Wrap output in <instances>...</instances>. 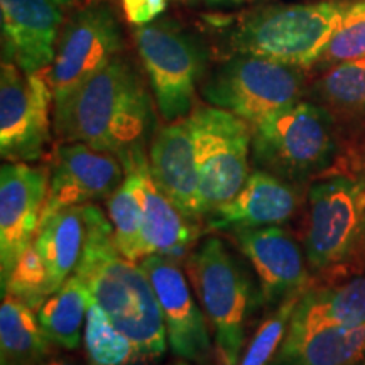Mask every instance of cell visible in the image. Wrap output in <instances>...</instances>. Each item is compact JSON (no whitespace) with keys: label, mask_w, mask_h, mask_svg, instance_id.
Instances as JSON below:
<instances>
[{"label":"cell","mask_w":365,"mask_h":365,"mask_svg":"<svg viewBox=\"0 0 365 365\" xmlns=\"http://www.w3.org/2000/svg\"><path fill=\"white\" fill-rule=\"evenodd\" d=\"M107 212L118 250L134 262H140L148 257L149 250L143 234L139 202L127 178L107 200Z\"/></svg>","instance_id":"obj_26"},{"label":"cell","mask_w":365,"mask_h":365,"mask_svg":"<svg viewBox=\"0 0 365 365\" xmlns=\"http://www.w3.org/2000/svg\"><path fill=\"white\" fill-rule=\"evenodd\" d=\"M139 264L158 296L173 354L188 362H207L213 352L210 323L196 303L186 272L176 259L161 254H150Z\"/></svg>","instance_id":"obj_14"},{"label":"cell","mask_w":365,"mask_h":365,"mask_svg":"<svg viewBox=\"0 0 365 365\" xmlns=\"http://www.w3.org/2000/svg\"><path fill=\"white\" fill-rule=\"evenodd\" d=\"M134 43L163 120L190 115L207 76V48L170 19L135 26Z\"/></svg>","instance_id":"obj_8"},{"label":"cell","mask_w":365,"mask_h":365,"mask_svg":"<svg viewBox=\"0 0 365 365\" xmlns=\"http://www.w3.org/2000/svg\"><path fill=\"white\" fill-rule=\"evenodd\" d=\"M308 80L303 68L252 54H230L207 73L202 97L255 127L272 113L307 98Z\"/></svg>","instance_id":"obj_7"},{"label":"cell","mask_w":365,"mask_h":365,"mask_svg":"<svg viewBox=\"0 0 365 365\" xmlns=\"http://www.w3.org/2000/svg\"><path fill=\"white\" fill-rule=\"evenodd\" d=\"M90 304L91 296L85 282L71 274L39 308V325L54 345L66 350L78 349Z\"/></svg>","instance_id":"obj_25"},{"label":"cell","mask_w":365,"mask_h":365,"mask_svg":"<svg viewBox=\"0 0 365 365\" xmlns=\"http://www.w3.org/2000/svg\"><path fill=\"white\" fill-rule=\"evenodd\" d=\"M301 208L299 186L262 170L250 173L239 193L205 217L213 232L284 225Z\"/></svg>","instance_id":"obj_18"},{"label":"cell","mask_w":365,"mask_h":365,"mask_svg":"<svg viewBox=\"0 0 365 365\" xmlns=\"http://www.w3.org/2000/svg\"><path fill=\"white\" fill-rule=\"evenodd\" d=\"M269 365H281V364H279V362H277V359H274V360H272V362H271V364H269Z\"/></svg>","instance_id":"obj_37"},{"label":"cell","mask_w":365,"mask_h":365,"mask_svg":"<svg viewBox=\"0 0 365 365\" xmlns=\"http://www.w3.org/2000/svg\"><path fill=\"white\" fill-rule=\"evenodd\" d=\"M44 365H76L73 360L66 357H49Z\"/></svg>","instance_id":"obj_33"},{"label":"cell","mask_w":365,"mask_h":365,"mask_svg":"<svg viewBox=\"0 0 365 365\" xmlns=\"http://www.w3.org/2000/svg\"><path fill=\"white\" fill-rule=\"evenodd\" d=\"M188 117L195 137L200 208L205 220L210 212L234 198L252 173V127L244 118L213 105H198Z\"/></svg>","instance_id":"obj_9"},{"label":"cell","mask_w":365,"mask_h":365,"mask_svg":"<svg viewBox=\"0 0 365 365\" xmlns=\"http://www.w3.org/2000/svg\"><path fill=\"white\" fill-rule=\"evenodd\" d=\"M49 188L44 213L108 200L125 180L118 154L83 143H58L49 159Z\"/></svg>","instance_id":"obj_13"},{"label":"cell","mask_w":365,"mask_h":365,"mask_svg":"<svg viewBox=\"0 0 365 365\" xmlns=\"http://www.w3.org/2000/svg\"><path fill=\"white\" fill-rule=\"evenodd\" d=\"M124 49V34L113 9L95 2L73 11L59 31L56 56L46 70L54 103L102 71Z\"/></svg>","instance_id":"obj_10"},{"label":"cell","mask_w":365,"mask_h":365,"mask_svg":"<svg viewBox=\"0 0 365 365\" xmlns=\"http://www.w3.org/2000/svg\"><path fill=\"white\" fill-rule=\"evenodd\" d=\"M364 357L365 325H360L286 333L276 359L281 365H355Z\"/></svg>","instance_id":"obj_23"},{"label":"cell","mask_w":365,"mask_h":365,"mask_svg":"<svg viewBox=\"0 0 365 365\" xmlns=\"http://www.w3.org/2000/svg\"><path fill=\"white\" fill-rule=\"evenodd\" d=\"M360 325H365V276L304 291L296 304L287 333Z\"/></svg>","instance_id":"obj_21"},{"label":"cell","mask_w":365,"mask_h":365,"mask_svg":"<svg viewBox=\"0 0 365 365\" xmlns=\"http://www.w3.org/2000/svg\"><path fill=\"white\" fill-rule=\"evenodd\" d=\"M53 293L54 287L51 274H49L33 242V245L21 255L19 262L14 267L6 287L2 289V296H16L17 299H21L22 303H26L27 307L38 313L44 301Z\"/></svg>","instance_id":"obj_28"},{"label":"cell","mask_w":365,"mask_h":365,"mask_svg":"<svg viewBox=\"0 0 365 365\" xmlns=\"http://www.w3.org/2000/svg\"><path fill=\"white\" fill-rule=\"evenodd\" d=\"M83 2L88 6V4H95V2H105V0H83Z\"/></svg>","instance_id":"obj_36"},{"label":"cell","mask_w":365,"mask_h":365,"mask_svg":"<svg viewBox=\"0 0 365 365\" xmlns=\"http://www.w3.org/2000/svg\"><path fill=\"white\" fill-rule=\"evenodd\" d=\"M91 301L134 345L137 359H154L166 350V327L158 296L140 264L129 261L113 240L112 223L88 203V237L75 272Z\"/></svg>","instance_id":"obj_2"},{"label":"cell","mask_w":365,"mask_h":365,"mask_svg":"<svg viewBox=\"0 0 365 365\" xmlns=\"http://www.w3.org/2000/svg\"><path fill=\"white\" fill-rule=\"evenodd\" d=\"M48 168L6 163L0 170V282L2 289L33 245L48 200Z\"/></svg>","instance_id":"obj_12"},{"label":"cell","mask_w":365,"mask_h":365,"mask_svg":"<svg viewBox=\"0 0 365 365\" xmlns=\"http://www.w3.org/2000/svg\"><path fill=\"white\" fill-rule=\"evenodd\" d=\"M350 0L274 4L225 21L210 19L232 54H252L309 70L339 29Z\"/></svg>","instance_id":"obj_3"},{"label":"cell","mask_w":365,"mask_h":365,"mask_svg":"<svg viewBox=\"0 0 365 365\" xmlns=\"http://www.w3.org/2000/svg\"><path fill=\"white\" fill-rule=\"evenodd\" d=\"M185 269L213 330L218 362L239 365L255 303L247 269L217 237H210L191 250Z\"/></svg>","instance_id":"obj_5"},{"label":"cell","mask_w":365,"mask_h":365,"mask_svg":"<svg viewBox=\"0 0 365 365\" xmlns=\"http://www.w3.org/2000/svg\"><path fill=\"white\" fill-rule=\"evenodd\" d=\"M125 178L139 202L143 234L149 255L161 254L173 259L188 257L198 239V228L163 193L153 173L145 148H135L120 154Z\"/></svg>","instance_id":"obj_17"},{"label":"cell","mask_w":365,"mask_h":365,"mask_svg":"<svg viewBox=\"0 0 365 365\" xmlns=\"http://www.w3.org/2000/svg\"><path fill=\"white\" fill-rule=\"evenodd\" d=\"M51 345L39 325L38 313L16 296H2L0 365H44Z\"/></svg>","instance_id":"obj_24"},{"label":"cell","mask_w":365,"mask_h":365,"mask_svg":"<svg viewBox=\"0 0 365 365\" xmlns=\"http://www.w3.org/2000/svg\"><path fill=\"white\" fill-rule=\"evenodd\" d=\"M230 237L257 274L264 307L276 308L308 289L307 252L281 225L235 230Z\"/></svg>","instance_id":"obj_16"},{"label":"cell","mask_w":365,"mask_h":365,"mask_svg":"<svg viewBox=\"0 0 365 365\" xmlns=\"http://www.w3.org/2000/svg\"><path fill=\"white\" fill-rule=\"evenodd\" d=\"M312 100L333 118L349 148L365 134V58L327 68L308 85Z\"/></svg>","instance_id":"obj_20"},{"label":"cell","mask_w":365,"mask_h":365,"mask_svg":"<svg viewBox=\"0 0 365 365\" xmlns=\"http://www.w3.org/2000/svg\"><path fill=\"white\" fill-rule=\"evenodd\" d=\"M150 93L140 73L120 54L53 103L54 135L59 143H83L118 156L145 148L156 125Z\"/></svg>","instance_id":"obj_1"},{"label":"cell","mask_w":365,"mask_h":365,"mask_svg":"<svg viewBox=\"0 0 365 365\" xmlns=\"http://www.w3.org/2000/svg\"><path fill=\"white\" fill-rule=\"evenodd\" d=\"M83 341L91 365H129L137 359L130 340L113 327L110 318L93 301L86 313Z\"/></svg>","instance_id":"obj_27"},{"label":"cell","mask_w":365,"mask_h":365,"mask_svg":"<svg viewBox=\"0 0 365 365\" xmlns=\"http://www.w3.org/2000/svg\"><path fill=\"white\" fill-rule=\"evenodd\" d=\"M88 237V205L61 208L41 220L34 247L43 259L54 291L75 272Z\"/></svg>","instance_id":"obj_22"},{"label":"cell","mask_w":365,"mask_h":365,"mask_svg":"<svg viewBox=\"0 0 365 365\" xmlns=\"http://www.w3.org/2000/svg\"><path fill=\"white\" fill-rule=\"evenodd\" d=\"M171 365H191V364L188 362V360H185V359H182V360H178V362L171 364Z\"/></svg>","instance_id":"obj_35"},{"label":"cell","mask_w":365,"mask_h":365,"mask_svg":"<svg viewBox=\"0 0 365 365\" xmlns=\"http://www.w3.org/2000/svg\"><path fill=\"white\" fill-rule=\"evenodd\" d=\"M83 6V0H0L2 58L24 71H46L66 17Z\"/></svg>","instance_id":"obj_15"},{"label":"cell","mask_w":365,"mask_h":365,"mask_svg":"<svg viewBox=\"0 0 365 365\" xmlns=\"http://www.w3.org/2000/svg\"><path fill=\"white\" fill-rule=\"evenodd\" d=\"M344 145L333 118L312 100L303 98L252 127L250 161L255 170L301 186L314 178L333 175Z\"/></svg>","instance_id":"obj_4"},{"label":"cell","mask_w":365,"mask_h":365,"mask_svg":"<svg viewBox=\"0 0 365 365\" xmlns=\"http://www.w3.org/2000/svg\"><path fill=\"white\" fill-rule=\"evenodd\" d=\"M205 2L210 4V6H223V4H230V2H240V0H205Z\"/></svg>","instance_id":"obj_34"},{"label":"cell","mask_w":365,"mask_h":365,"mask_svg":"<svg viewBox=\"0 0 365 365\" xmlns=\"http://www.w3.org/2000/svg\"><path fill=\"white\" fill-rule=\"evenodd\" d=\"M303 249L314 272L350 266L365 250V181L333 173L308 191Z\"/></svg>","instance_id":"obj_6"},{"label":"cell","mask_w":365,"mask_h":365,"mask_svg":"<svg viewBox=\"0 0 365 365\" xmlns=\"http://www.w3.org/2000/svg\"><path fill=\"white\" fill-rule=\"evenodd\" d=\"M150 173L163 193L191 222H203L200 208V171L190 117L166 122L154 132L149 148Z\"/></svg>","instance_id":"obj_19"},{"label":"cell","mask_w":365,"mask_h":365,"mask_svg":"<svg viewBox=\"0 0 365 365\" xmlns=\"http://www.w3.org/2000/svg\"><path fill=\"white\" fill-rule=\"evenodd\" d=\"M51 86L46 71H24L2 58L0 66V156L34 163L51 137Z\"/></svg>","instance_id":"obj_11"},{"label":"cell","mask_w":365,"mask_h":365,"mask_svg":"<svg viewBox=\"0 0 365 365\" xmlns=\"http://www.w3.org/2000/svg\"><path fill=\"white\" fill-rule=\"evenodd\" d=\"M345 156H349V161L352 164V171L350 175H355L362 178L365 181V134L360 137L357 143H354L349 148V153H345Z\"/></svg>","instance_id":"obj_32"},{"label":"cell","mask_w":365,"mask_h":365,"mask_svg":"<svg viewBox=\"0 0 365 365\" xmlns=\"http://www.w3.org/2000/svg\"><path fill=\"white\" fill-rule=\"evenodd\" d=\"M125 19L132 26H145L158 19L170 0H120Z\"/></svg>","instance_id":"obj_31"},{"label":"cell","mask_w":365,"mask_h":365,"mask_svg":"<svg viewBox=\"0 0 365 365\" xmlns=\"http://www.w3.org/2000/svg\"><path fill=\"white\" fill-rule=\"evenodd\" d=\"M301 296L303 293L291 296L274 308L271 317L264 319L262 325L255 330L247 349L242 354L239 365H269L276 359Z\"/></svg>","instance_id":"obj_29"},{"label":"cell","mask_w":365,"mask_h":365,"mask_svg":"<svg viewBox=\"0 0 365 365\" xmlns=\"http://www.w3.org/2000/svg\"><path fill=\"white\" fill-rule=\"evenodd\" d=\"M247 2H255V0H247Z\"/></svg>","instance_id":"obj_38"},{"label":"cell","mask_w":365,"mask_h":365,"mask_svg":"<svg viewBox=\"0 0 365 365\" xmlns=\"http://www.w3.org/2000/svg\"><path fill=\"white\" fill-rule=\"evenodd\" d=\"M365 58V0H350L341 22L314 66L330 68Z\"/></svg>","instance_id":"obj_30"}]
</instances>
